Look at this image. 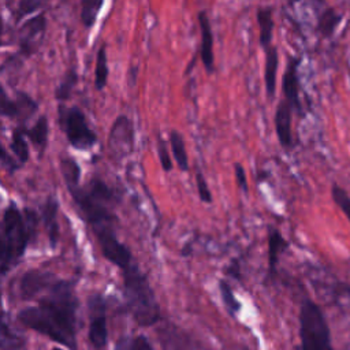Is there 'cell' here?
Instances as JSON below:
<instances>
[{"instance_id": "cell-32", "label": "cell", "mask_w": 350, "mask_h": 350, "mask_svg": "<svg viewBox=\"0 0 350 350\" xmlns=\"http://www.w3.org/2000/svg\"><path fill=\"white\" fill-rule=\"evenodd\" d=\"M196 183H197V191L200 196V200L205 204H211L212 202V193L209 190L208 182L205 179V176L202 175V172L200 170L196 171Z\"/></svg>"}, {"instance_id": "cell-29", "label": "cell", "mask_w": 350, "mask_h": 350, "mask_svg": "<svg viewBox=\"0 0 350 350\" xmlns=\"http://www.w3.org/2000/svg\"><path fill=\"white\" fill-rule=\"evenodd\" d=\"M219 291H220V297H221V301L227 309V312L235 317L238 314V312L241 310V302L237 299V297L234 295V291L231 288V286L226 282V280H220L219 282Z\"/></svg>"}, {"instance_id": "cell-22", "label": "cell", "mask_w": 350, "mask_h": 350, "mask_svg": "<svg viewBox=\"0 0 350 350\" xmlns=\"http://www.w3.org/2000/svg\"><path fill=\"white\" fill-rule=\"evenodd\" d=\"M170 145H171V152L175 159V163L180 171H187L189 170V157L185 146L183 137L179 134V131L172 130L170 133Z\"/></svg>"}, {"instance_id": "cell-6", "label": "cell", "mask_w": 350, "mask_h": 350, "mask_svg": "<svg viewBox=\"0 0 350 350\" xmlns=\"http://www.w3.org/2000/svg\"><path fill=\"white\" fill-rule=\"evenodd\" d=\"M59 122L70 145L79 150H88L97 144V135L88 124L85 113L78 107L59 108Z\"/></svg>"}, {"instance_id": "cell-19", "label": "cell", "mask_w": 350, "mask_h": 350, "mask_svg": "<svg viewBox=\"0 0 350 350\" xmlns=\"http://www.w3.org/2000/svg\"><path fill=\"white\" fill-rule=\"evenodd\" d=\"M257 23L260 29V45L267 49L271 46L272 41V30H273V19H272V8L271 7H258L257 10Z\"/></svg>"}, {"instance_id": "cell-37", "label": "cell", "mask_w": 350, "mask_h": 350, "mask_svg": "<svg viewBox=\"0 0 350 350\" xmlns=\"http://www.w3.org/2000/svg\"><path fill=\"white\" fill-rule=\"evenodd\" d=\"M238 350H250V349H249V347H246V346H242V347H241V349H238Z\"/></svg>"}, {"instance_id": "cell-16", "label": "cell", "mask_w": 350, "mask_h": 350, "mask_svg": "<svg viewBox=\"0 0 350 350\" xmlns=\"http://www.w3.org/2000/svg\"><path fill=\"white\" fill-rule=\"evenodd\" d=\"M59 204L56 198L48 197L41 208V217L44 221V228L46 230L51 247H55L59 239V220H57Z\"/></svg>"}, {"instance_id": "cell-24", "label": "cell", "mask_w": 350, "mask_h": 350, "mask_svg": "<svg viewBox=\"0 0 350 350\" xmlns=\"http://www.w3.org/2000/svg\"><path fill=\"white\" fill-rule=\"evenodd\" d=\"M342 15L334 8H325L317 21V30L323 37H331L340 23Z\"/></svg>"}, {"instance_id": "cell-35", "label": "cell", "mask_w": 350, "mask_h": 350, "mask_svg": "<svg viewBox=\"0 0 350 350\" xmlns=\"http://www.w3.org/2000/svg\"><path fill=\"white\" fill-rule=\"evenodd\" d=\"M234 170H235V179H237L238 187H239L242 191L247 193L249 187H247V179H246V174H245L243 165H242V164H239V163H235Z\"/></svg>"}, {"instance_id": "cell-17", "label": "cell", "mask_w": 350, "mask_h": 350, "mask_svg": "<svg viewBox=\"0 0 350 350\" xmlns=\"http://www.w3.org/2000/svg\"><path fill=\"white\" fill-rule=\"evenodd\" d=\"M278 66H279L278 48L271 45L269 48L265 49V63H264V83H265V90L269 98H272L276 92Z\"/></svg>"}, {"instance_id": "cell-33", "label": "cell", "mask_w": 350, "mask_h": 350, "mask_svg": "<svg viewBox=\"0 0 350 350\" xmlns=\"http://www.w3.org/2000/svg\"><path fill=\"white\" fill-rule=\"evenodd\" d=\"M157 154H159V160H160L161 168H163L165 172H170V171L172 170L174 164H172V160H171V156H170L167 144H165V141L161 139V138L157 139Z\"/></svg>"}, {"instance_id": "cell-30", "label": "cell", "mask_w": 350, "mask_h": 350, "mask_svg": "<svg viewBox=\"0 0 350 350\" xmlns=\"http://www.w3.org/2000/svg\"><path fill=\"white\" fill-rule=\"evenodd\" d=\"M101 7V0H83L81 3V21L85 27H92L96 23Z\"/></svg>"}, {"instance_id": "cell-14", "label": "cell", "mask_w": 350, "mask_h": 350, "mask_svg": "<svg viewBox=\"0 0 350 350\" xmlns=\"http://www.w3.org/2000/svg\"><path fill=\"white\" fill-rule=\"evenodd\" d=\"M197 21L200 25V31H201V46H200V55L201 60L204 63V67L208 72L213 71V34H212V27L209 22V16L205 11H200L197 14Z\"/></svg>"}, {"instance_id": "cell-12", "label": "cell", "mask_w": 350, "mask_h": 350, "mask_svg": "<svg viewBox=\"0 0 350 350\" xmlns=\"http://www.w3.org/2000/svg\"><path fill=\"white\" fill-rule=\"evenodd\" d=\"M37 109V103L27 96L26 93H18L15 100L10 98L4 89H1L0 97V112L3 116L12 118V119H26L27 116L33 115Z\"/></svg>"}, {"instance_id": "cell-26", "label": "cell", "mask_w": 350, "mask_h": 350, "mask_svg": "<svg viewBox=\"0 0 350 350\" xmlns=\"http://www.w3.org/2000/svg\"><path fill=\"white\" fill-rule=\"evenodd\" d=\"M108 79V66H107V52L105 45H101L97 51L96 56V67H94V88L96 90L101 92Z\"/></svg>"}, {"instance_id": "cell-4", "label": "cell", "mask_w": 350, "mask_h": 350, "mask_svg": "<svg viewBox=\"0 0 350 350\" xmlns=\"http://www.w3.org/2000/svg\"><path fill=\"white\" fill-rule=\"evenodd\" d=\"M68 191L92 230L112 226L116 219L112 213V204L116 202V196L103 179L92 178L86 187L78 186Z\"/></svg>"}, {"instance_id": "cell-31", "label": "cell", "mask_w": 350, "mask_h": 350, "mask_svg": "<svg viewBox=\"0 0 350 350\" xmlns=\"http://www.w3.org/2000/svg\"><path fill=\"white\" fill-rule=\"evenodd\" d=\"M331 196L334 202L340 208V211L345 213L350 223V196L345 189H342L339 185L334 183L331 187Z\"/></svg>"}, {"instance_id": "cell-3", "label": "cell", "mask_w": 350, "mask_h": 350, "mask_svg": "<svg viewBox=\"0 0 350 350\" xmlns=\"http://www.w3.org/2000/svg\"><path fill=\"white\" fill-rule=\"evenodd\" d=\"M123 295L131 317L142 327L153 325L160 320V308L154 291L139 267L133 262L122 271Z\"/></svg>"}, {"instance_id": "cell-7", "label": "cell", "mask_w": 350, "mask_h": 350, "mask_svg": "<svg viewBox=\"0 0 350 350\" xmlns=\"http://www.w3.org/2000/svg\"><path fill=\"white\" fill-rule=\"evenodd\" d=\"M89 313V342L94 350H107L108 328H107V301L100 293H94L88 298Z\"/></svg>"}, {"instance_id": "cell-38", "label": "cell", "mask_w": 350, "mask_h": 350, "mask_svg": "<svg viewBox=\"0 0 350 350\" xmlns=\"http://www.w3.org/2000/svg\"><path fill=\"white\" fill-rule=\"evenodd\" d=\"M52 350H62V349H59V347H53Z\"/></svg>"}, {"instance_id": "cell-11", "label": "cell", "mask_w": 350, "mask_h": 350, "mask_svg": "<svg viewBox=\"0 0 350 350\" xmlns=\"http://www.w3.org/2000/svg\"><path fill=\"white\" fill-rule=\"evenodd\" d=\"M45 15L38 14L33 19H29L21 29V41H19V53L23 56H30L37 46L45 31Z\"/></svg>"}, {"instance_id": "cell-28", "label": "cell", "mask_w": 350, "mask_h": 350, "mask_svg": "<svg viewBox=\"0 0 350 350\" xmlns=\"http://www.w3.org/2000/svg\"><path fill=\"white\" fill-rule=\"evenodd\" d=\"M78 82V74L75 71V68H68L62 79V82L57 85V88L55 89V97L59 101H66L70 98L71 92L74 89V86Z\"/></svg>"}, {"instance_id": "cell-36", "label": "cell", "mask_w": 350, "mask_h": 350, "mask_svg": "<svg viewBox=\"0 0 350 350\" xmlns=\"http://www.w3.org/2000/svg\"><path fill=\"white\" fill-rule=\"evenodd\" d=\"M1 164L4 168H7L8 172H14L15 170H18L21 167L19 164H16L14 161V159L11 156H8V153L4 148H1Z\"/></svg>"}, {"instance_id": "cell-13", "label": "cell", "mask_w": 350, "mask_h": 350, "mask_svg": "<svg viewBox=\"0 0 350 350\" xmlns=\"http://www.w3.org/2000/svg\"><path fill=\"white\" fill-rule=\"evenodd\" d=\"M298 66L299 59L291 56L287 62L286 71L282 79V89L284 94V100L291 105L293 109L297 112L302 111L301 100H299V79H298Z\"/></svg>"}, {"instance_id": "cell-20", "label": "cell", "mask_w": 350, "mask_h": 350, "mask_svg": "<svg viewBox=\"0 0 350 350\" xmlns=\"http://www.w3.org/2000/svg\"><path fill=\"white\" fill-rule=\"evenodd\" d=\"M25 133H26V137L33 142V145L40 152H44L48 144V134H49L48 118L45 115L40 116L29 130H25Z\"/></svg>"}, {"instance_id": "cell-1", "label": "cell", "mask_w": 350, "mask_h": 350, "mask_svg": "<svg viewBox=\"0 0 350 350\" xmlns=\"http://www.w3.org/2000/svg\"><path fill=\"white\" fill-rule=\"evenodd\" d=\"M78 297L74 283L57 279L36 306L19 310L18 321L70 350H78Z\"/></svg>"}, {"instance_id": "cell-5", "label": "cell", "mask_w": 350, "mask_h": 350, "mask_svg": "<svg viewBox=\"0 0 350 350\" xmlns=\"http://www.w3.org/2000/svg\"><path fill=\"white\" fill-rule=\"evenodd\" d=\"M299 338L301 350H335L327 319L310 299H305L299 309Z\"/></svg>"}, {"instance_id": "cell-21", "label": "cell", "mask_w": 350, "mask_h": 350, "mask_svg": "<svg viewBox=\"0 0 350 350\" xmlns=\"http://www.w3.org/2000/svg\"><path fill=\"white\" fill-rule=\"evenodd\" d=\"M1 350H27L25 338L5 319L1 323Z\"/></svg>"}, {"instance_id": "cell-25", "label": "cell", "mask_w": 350, "mask_h": 350, "mask_svg": "<svg viewBox=\"0 0 350 350\" xmlns=\"http://www.w3.org/2000/svg\"><path fill=\"white\" fill-rule=\"evenodd\" d=\"M26 133L23 129H14L11 134V141H10V149L18 159L19 164H25L29 160V145L25 138Z\"/></svg>"}, {"instance_id": "cell-34", "label": "cell", "mask_w": 350, "mask_h": 350, "mask_svg": "<svg viewBox=\"0 0 350 350\" xmlns=\"http://www.w3.org/2000/svg\"><path fill=\"white\" fill-rule=\"evenodd\" d=\"M42 7V1L38 0H22L18 3V8L15 10V19L19 21L27 14H31L33 11Z\"/></svg>"}, {"instance_id": "cell-27", "label": "cell", "mask_w": 350, "mask_h": 350, "mask_svg": "<svg viewBox=\"0 0 350 350\" xmlns=\"http://www.w3.org/2000/svg\"><path fill=\"white\" fill-rule=\"evenodd\" d=\"M113 350H154V349L144 335H124L116 340Z\"/></svg>"}, {"instance_id": "cell-23", "label": "cell", "mask_w": 350, "mask_h": 350, "mask_svg": "<svg viewBox=\"0 0 350 350\" xmlns=\"http://www.w3.org/2000/svg\"><path fill=\"white\" fill-rule=\"evenodd\" d=\"M60 170L63 179L66 182V186L68 190L81 186L79 179H81V168L79 164L72 159V157H62L60 159Z\"/></svg>"}, {"instance_id": "cell-8", "label": "cell", "mask_w": 350, "mask_h": 350, "mask_svg": "<svg viewBox=\"0 0 350 350\" xmlns=\"http://www.w3.org/2000/svg\"><path fill=\"white\" fill-rule=\"evenodd\" d=\"M92 231L97 239L103 256L119 269L124 271L134 262L131 250L118 239L113 226H103L93 228Z\"/></svg>"}, {"instance_id": "cell-10", "label": "cell", "mask_w": 350, "mask_h": 350, "mask_svg": "<svg viewBox=\"0 0 350 350\" xmlns=\"http://www.w3.org/2000/svg\"><path fill=\"white\" fill-rule=\"evenodd\" d=\"M56 280V276L51 272H45L41 269H29L22 275L19 280V297L23 301L33 299L41 293L48 291Z\"/></svg>"}, {"instance_id": "cell-18", "label": "cell", "mask_w": 350, "mask_h": 350, "mask_svg": "<svg viewBox=\"0 0 350 350\" xmlns=\"http://www.w3.org/2000/svg\"><path fill=\"white\" fill-rule=\"evenodd\" d=\"M287 246L288 243L283 235L276 228H271L268 232V268L271 275H275L279 256Z\"/></svg>"}, {"instance_id": "cell-9", "label": "cell", "mask_w": 350, "mask_h": 350, "mask_svg": "<svg viewBox=\"0 0 350 350\" xmlns=\"http://www.w3.org/2000/svg\"><path fill=\"white\" fill-rule=\"evenodd\" d=\"M134 144V130H133V122L124 116L120 115L115 119L112 123V127L108 134V150L111 152V156L116 160H120L130 154L133 150Z\"/></svg>"}, {"instance_id": "cell-2", "label": "cell", "mask_w": 350, "mask_h": 350, "mask_svg": "<svg viewBox=\"0 0 350 350\" xmlns=\"http://www.w3.org/2000/svg\"><path fill=\"white\" fill-rule=\"evenodd\" d=\"M37 226V213L29 208L23 212L10 202L1 220V239H0V269L5 275L12 267L18 264L25 254L27 243L33 237Z\"/></svg>"}, {"instance_id": "cell-15", "label": "cell", "mask_w": 350, "mask_h": 350, "mask_svg": "<svg viewBox=\"0 0 350 350\" xmlns=\"http://www.w3.org/2000/svg\"><path fill=\"white\" fill-rule=\"evenodd\" d=\"M291 105L283 98L275 111V130L280 145L284 149H290L293 146V134H291Z\"/></svg>"}]
</instances>
